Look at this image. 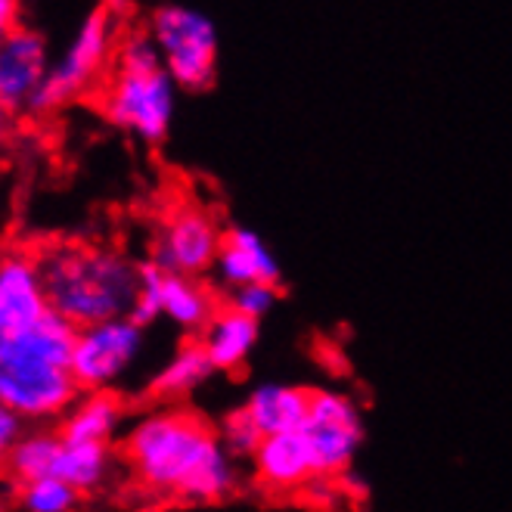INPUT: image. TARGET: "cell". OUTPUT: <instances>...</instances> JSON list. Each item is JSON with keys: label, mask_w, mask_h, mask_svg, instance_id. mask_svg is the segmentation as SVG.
Listing matches in <instances>:
<instances>
[{"label": "cell", "mask_w": 512, "mask_h": 512, "mask_svg": "<svg viewBox=\"0 0 512 512\" xmlns=\"http://www.w3.org/2000/svg\"><path fill=\"white\" fill-rule=\"evenodd\" d=\"M50 311L38 255L4 252L0 255V339L38 326Z\"/></svg>", "instance_id": "7c38bea8"}, {"label": "cell", "mask_w": 512, "mask_h": 512, "mask_svg": "<svg viewBox=\"0 0 512 512\" xmlns=\"http://www.w3.org/2000/svg\"><path fill=\"white\" fill-rule=\"evenodd\" d=\"M218 435H221L224 447L230 450V454H233L236 460H252V454L258 450V444L264 441V438H261V432L252 426V419L246 416V410H243V407L230 410V413L221 419Z\"/></svg>", "instance_id": "7402d4cb"}, {"label": "cell", "mask_w": 512, "mask_h": 512, "mask_svg": "<svg viewBox=\"0 0 512 512\" xmlns=\"http://www.w3.org/2000/svg\"><path fill=\"white\" fill-rule=\"evenodd\" d=\"M78 329L47 314L38 326L0 339V404L25 426H50L66 416L81 388L72 373Z\"/></svg>", "instance_id": "3957f363"}, {"label": "cell", "mask_w": 512, "mask_h": 512, "mask_svg": "<svg viewBox=\"0 0 512 512\" xmlns=\"http://www.w3.org/2000/svg\"><path fill=\"white\" fill-rule=\"evenodd\" d=\"M218 311H221L218 292L205 280L165 274V270H159L149 261L143 264L140 298H137V308L131 314L140 326L165 320L174 329H180V333L199 339L202 329L212 323V317Z\"/></svg>", "instance_id": "30bf717a"}, {"label": "cell", "mask_w": 512, "mask_h": 512, "mask_svg": "<svg viewBox=\"0 0 512 512\" xmlns=\"http://www.w3.org/2000/svg\"><path fill=\"white\" fill-rule=\"evenodd\" d=\"M239 407L246 410L261 438L298 432L311 407V388L295 382H261Z\"/></svg>", "instance_id": "2e32d148"}, {"label": "cell", "mask_w": 512, "mask_h": 512, "mask_svg": "<svg viewBox=\"0 0 512 512\" xmlns=\"http://www.w3.org/2000/svg\"><path fill=\"white\" fill-rule=\"evenodd\" d=\"M199 342L218 373H236L255 354L261 342V323L230 305H221L212 323L202 329Z\"/></svg>", "instance_id": "e0dca14e"}, {"label": "cell", "mask_w": 512, "mask_h": 512, "mask_svg": "<svg viewBox=\"0 0 512 512\" xmlns=\"http://www.w3.org/2000/svg\"><path fill=\"white\" fill-rule=\"evenodd\" d=\"M53 66L50 41L35 25H19L0 44V103L13 115H35Z\"/></svg>", "instance_id": "8fae6325"}, {"label": "cell", "mask_w": 512, "mask_h": 512, "mask_svg": "<svg viewBox=\"0 0 512 512\" xmlns=\"http://www.w3.org/2000/svg\"><path fill=\"white\" fill-rule=\"evenodd\" d=\"M13 500H16V488H10L7 481H0V512H16Z\"/></svg>", "instance_id": "484cf974"}, {"label": "cell", "mask_w": 512, "mask_h": 512, "mask_svg": "<svg viewBox=\"0 0 512 512\" xmlns=\"http://www.w3.org/2000/svg\"><path fill=\"white\" fill-rule=\"evenodd\" d=\"M25 429L28 426L22 423V419L13 410H7L4 404H0V472L7 469V460H10L13 447H16V441L22 438Z\"/></svg>", "instance_id": "cb8c5ba5"}, {"label": "cell", "mask_w": 512, "mask_h": 512, "mask_svg": "<svg viewBox=\"0 0 512 512\" xmlns=\"http://www.w3.org/2000/svg\"><path fill=\"white\" fill-rule=\"evenodd\" d=\"M177 84L162 66V53L146 28L125 32L112 75L103 84L100 106L106 122L143 143H162L177 112Z\"/></svg>", "instance_id": "277c9868"}, {"label": "cell", "mask_w": 512, "mask_h": 512, "mask_svg": "<svg viewBox=\"0 0 512 512\" xmlns=\"http://www.w3.org/2000/svg\"><path fill=\"white\" fill-rule=\"evenodd\" d=\"M146 351V326L134 317L84 326L75 333L72 373L81 391H118L140 367Z\"/></svg>", "instance_id": "52a82bcc"}, {"label": "cell", "mask_w": 512, "mask_h": 512, "mask_svg": "<svg viewBox=\"0 0 512 512\" xmlns=\"http://www.w3.org/2000/svg\"><path fill=\"white\" fill-rule=\"evenodd\" d=\"M16 512H78L81 494L63 478H41L16 488Z\"/></svg>", "instance_id": "44dd1931"}, {"label": "cell", "mask_w": 512, "mask_h": 512, "mask_svg": "<svg viewBox=\"0 0 512 512\" xmlns=\"http://www.w3.org/2000/svg\"><path fill=\"white\" fill-rule=\"evenodd\" d=\"M122 19L109 7L90 10L78 28L72 32L69 44L53 56V66L47 75V84L38 97L35 115H50L63 109L84 94H90L115 66V53L122 44Z\"/></svg>", "instance_id": "5b68a950"}, {"label": "cell", "mask_w": 512, "mask_h": 512, "mask_svg": "<svg viewBox=\"0 0 512 512\" xmlns=\"http://www.w3.org/2000/svg\"><path fill=\"white\" fill-rule=\"evenodd\" d=\"M122 463L149 497L221 503L243 485L239 460L196 410L159 404L137 413L122 435Z\"/></svg>", "instance_id": "6da1fadb"}, {"label": "cell", "mask_w": 512, "mask_h": 512, "mask_svg": "<svg viewBox=\"0 0 512 512\" xmlns=\"http://www.w3.org/2000/svg\"><path fill=\"white\" fill-rule=\"evenodd\" d=\"M63 435L59 429L50 426H28L22 432V438L16 441L13 454L7 460V478L13 485H28V481H41V478H53L56 475V463L59 454H63Z\"/></svg>", "instance_id": "ffe728a7"}, {"label": "cell", "mask_w": 512, "mask_h": 512, "mask_svg": "<svg viewBox=\"0 0 512 512\" xmlns=\"http://www.w3.org/2000/svg\"><path fill=\"white\" fill-rule=\"evenodd\" d=\"M10 125H13V112L0 103V146H4V140L10 137Z\"/></svg>", "instance_id": "4316f807"}, {"label": "cell", "mask_w": 512, "mask_h": 512, "mask_svg": "<svg viewBox=\"0 0 512 512\" xmlns=\"http://www.w3.org/2000/svg\"><path fill=\"white\" fill-rule=\"evenodd\" d=\"M128 429V404L118 391H81L59 419V435L69 444H112Z\"/></svg>", "instance_id": "9a60e30c"}, {"label": "cell", "mask_w": 512, "mask_h": 512, "mask_svg": "<svg viewBox=\"0 0 512 512\" xmlns=\"http://www.w3.org/2000/svg\"><path fill=\"white\" fill-rule=\"evenodd\" d=\"M224 239V227L208 208L196 202H180L156 227L153 246H149V264L165 274L196 277L215 270V258Z\"/></svg>", "instance_id": "9c48e42d"}, {"label": "cell", "mask_w": 512, "mask_h": 512, "mask_svg": "<svg viewBox=\"0 0 512 512\" xmlns=\"http://www.w3.org/2000/svg\"><path fill=\"white\" fill-rule=\"evenodd\" d=\"M19 16H22V7L16 4V0H0V44H4L22 25Z\"/></svg>", "instance_id": "d4e9b609"}, {"label": "cell", "mask_w": 512, "mask_h": 512, "mask_svg": "<svg viewBox=\"0 0 512 512\" xmlns=\"http://www.w3.org/2000/svg\"><path fill=\"white\" fill-rule=\"evenodd\" d=\"M277 301H280V286L252 283V286H243V289H233L230 298H227V305L261 323L270 311L277 308Z\"/></svg>", "instance_id": "603a6c76"}, {"label": "cell", "mask_w": 512, "mask_h": 512, "mask_svg": "<svg viewBox=\"0 0 512 512\" xmlns=\"http://www.w3.org/2000/svg\"><path fill=\"white\" fill-rule=\"evenodd\" d=\"M218 370L212 367V360H208L205 348L199 339H187L180 342L162 364L156 367V373L149 376V385L146 391L153 395L156 401L162 404H177L184 401L190 395H196V391L212 379Z\"/></svg>", "instance_id": "ac0fdd59"}, {"label": "cell", "mask_w": 512, "mask_h": 512, "mask_svg": "<svg viewBox=\"0 0 512 512\" xmlns=\"http://www.w3.org/2000/svg\"><path fill=\"white\" fill-rule=\"evenodd\" d=\"M146 32L162 53V66L180 90H208L218 78V25L215 19L187 7V4H162L149 13Z\"/></svg>", "instance_id": "8992f818"}, {"label": "cell", "mask_w": 512, "mask_h": 512, "mask_svg": "<svg viewBox=\"0 0 512 512\" xmlns=\"http://www.w3.org/2000/svg\"><path fill=\"white\" fill-rule=\"evenodd\" d=\"M38 267L50 311L75 329L131 317L137 308L143 264L115 246L59 239L38 252Z\"/></svg>", "instance_id": "7a4b0ae2"}, {"label": "cell", "mask_w": 512, "mask_h": 512, "mask_svg": "<svg viewBox=\"0 0 512 512\" xmlns=\"http://www.w3.org/2000/svg\"><path fill=\"white\" fill-rule=\"evenodd\" d=\"M212 274H215L218 286L227 292L252 286V283L280 286V261L261 233H255L252 227L233 224L224 230Z\"/></svg>", "instance_id": "4fadbf2b"}, {"label": "cell", "mask_w": 512, "mask_h": 512, "mask_svg": "<svg viewBox=\"0 0 512 512\" xmlns=\"http://www.w3.org/2000/svg\"><path fill=\"white\" fill-rule=\"evenodd\" d=\"M311 460L314 475L323 478H342L354 469V460L364 447V413L360 404L339 388H311V407L301 426Z\"/></svg>", "instance_id": "ba28073f"}, {"label": "cell", "mask_w": 512, "mask_h": 512, "mask_svg": "<svg viewBox=\"0 0 512 512\" xmlns=\"http://www.w3.org/2000/svg\"><path fill=\"white\" fill-rule=\"evenodd\" d=\"M122 466V454H115L112 444H63V454L56 463V475L72 485L81 497L97 494L112 485Z\"/></svg>", "instance_id": "d6986e66"}, {"label": "cell", "mask_w": 512, "mask_h": 512, "mask_svg": "<svg viewBox=\"0 0 512 512\" xmlns=\"http://www.w3.org/2000/svg\"><path fill=\"white\" fill-rule=\"evenodd\" d=\"M249 466L258 485L274 494H292V491L308 488L311 481H317L311 447L305 435H301V429L264 438L252 454Z\"/></svg>", "instance_id": "5bb4252c"}]
</instances>
